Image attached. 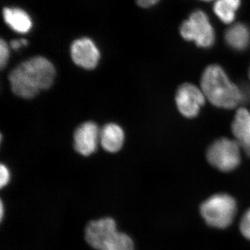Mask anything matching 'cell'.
<instances>
[{
  "label": "cell",
  "instance_id": "cell-1",
  "mask_svg": "<svg viewBox=\"0 0 250 250\" xmlns=\"http://www.w3.org/2000/svg\"><path fill=\"white\" fill-rule=\"evenodd\" d=\"M56 70L53 64L42 57H33L18 65L9 76L11 90L24 99L34 98L41 90L53 83Z\"/></svg>",
  "mask_w": 250,
  "mask_h": 250
},
{
  "label": "cell",
  "instance_id": "cell-2",
  "mask_svg": "<svg viewBox=\"0 0 250 250\" xmlns=\"http://www.w3.org/2000/svg\"><path fill=\"white\" fill-rule=\"evenodd\" d=\"M202 90L205 98L217 107L231 109L244 100V93L229 80L218 65L206 68L201 80Z\"/></svg>",
  "mask_w": 250,
  "mask_h": 250
},
{
  "label": "cell",
  "instance_id": "cell-3",
  "mask_svg": "<svg viewBox=\"0 0 250 250\" xmlns=\"http://www.w3.org/2000/svg\"><path fill=\"white\" fill-rule=\"evenodd\" d=\"M236 202L228 194H216L207 199L200 207L206 223L218 229L228 228L236 213Z\"/></svg>",
  "mask_w": 250,
  "mask_h": 250
},
{
  "label": "cell",
  "instance_id": "cell-4",
  "mask_svg": "<svg viewBox=\"0 0 250 250\" xmlns=\"http://www.w3.org/2000/svg\"><path fill=\"white\" fill-rule=\"evenodd\" d=\"M179 31L184 40L194 42L202 48H209L214 44V28L208 15L201 9L192 11L181 24Z\"/></svg>",
  "mask_w": 250,
  "mask_h": 250
},
{
  "label": "cell",
  "instance_id": "cell-5",
  "mask_svg": "<svg viewBox=\"0 0 250 250\" xmlns=\"http://www.w3.org/2000/svg\"><path fill=\"white\" fill-rule=\"evenodd\" d=\"M207 159L210 165L219 170L232 171L241 163L240 146L233 140L225 138L217 140L208 148Z\"/></svg>",
  "mask_w": 250,
  "mask_h": 250
},
{
  "label": "cell",
  "instance_id": "cell-6",
  "mask_svg": "<svg viewBox=\"0 0 250 250\" xmlns=\"http://www.w3.org/2000/svg\"><path fill=\"white\" fill-rule=\"evenodd\" d=\"M205 95L202 89L191 83H184L177 90L176 104L179 112L187 118H195L205 104Z\"/></svg>",
  "mask_w": 250,
  "mask_h": 250
},
{
  "label": "cell",
  "instance_id": "cell-7",
  "mask_svg": "<svg viewBox=\"0 0 250 250\" xmlns=\"http://www.w3.org/2000/svg\"><path fill=\"white\" fill-rule=\"evenodd\" d=\"M70 53L74 62L86 70L95 68L100 58L98 47L88 37H82L74 41L70 47Z\"/></svg>",
  "mask_w": 250,
  "mask_h": 250
},
{
  "label": "cell",
  "instance_id": "cell-8",
  "mask_svg": "<svg viewBox=\"0 0 250 250\" xmlns=\"http://www.w3.org/2000/svg\"><path fill=\"white\" fill-rule=\"evenodd\" d=\"M1 18L4 24L17 34H27L34 27V18L29 11L23 6L4 5L1 8Z\"/></svg>",
  "mask_w": 250,
  "mask_h": 250
},
{
  "label": "cell",
  "instance_id": "cell-9",
  "mask_svg": "<svg viewBox=\"0 0 250 250\" xmlns=\"http://www.w3.org/2000/svg\"><path fill=\"white\" fill-rule=\"evenodd\" d=\"M116 232V223L113 219H100L88 224L85 229V239L95 249L103 250L108 240Z\"/></svg>",
  "mask_w": 250,
  "mask_h": 250
},
{
  "label": "cell",
  "instance_id": "cell-10",
  "mask_svg": "<svg viewBox=\"0 0 250 250\" xmlns=\"http://www.w3.org/2000/svg\"><path fill=\"white\" fill-rule=\"evenodd\" d=\"M100 129L93 122L80 125L74 134V147L79 154L90 156L96 151L100 139Z\"/></svg>",
  "mask_w": 250,
  "mask_h": 250
},
{
  "label": "cell",
  "instance_id": "cell-11",
  "mask_svg": "<svg viewBox=\"0 0 250 250\" xmlns=\"http://www.w3.org/2000/svg\"><path fill=\"white\" fill-rule=\"evenodd\" d=\"M231 129L236 142L250 156V112L248 110L241 108L237 111Z\"/></svg>",
  "mask_w": 250,
  "mask_h": 250
},
{
  "label": "cell",
  "instance_id": "cell-12",
  "mask_svg": "<svg viewBox=\"0 0 250 250\" xmlns=\"http://www.w3.org/2000/svg\"><path fill=\"white\" fill-rule=\"evenodd\" d=\"M225 39L227 44L234 50H246L250 45V28L245 23L231 24L225 31Z\"/></svg>",
  "mask_w": 250,
  "mask_h": 250
},
{
  "label": "cell",
  "instance_id": "cell-13",
  "mask_svg": "<svg viewBox=\"0 0 250 250\" xmlns=\"http://www.w3.org/2000/svg\"><path fill=\"white\" fill-rule=\"evenodd\" d=\"M124 131L118 125L108 124L100 132L102 146L107 152L114 153L121 150L124 143Z\"/></svg>",
  "mask_w": 250,
  "mask_h": 250
},
{
  "label": "cell",
  "instance_id": "cell-14",
  "mask_svg": "<svg viewBox=\"0 0 250 250\" xmlns=\"http://www.w3.org/2000/svg\"><path fill=\"white\" fill-rule=\"evenodd\" d=\"M241 0H215L213 11L222 22L232 24L241 6Z\"/></svg>",
  "mask_w": 250,
  "mask_h": 250
},
{
  "label": "cell",
  "instance_id": "cell-15",
  "mask_svg": "<svg viewBox=\"0 0 250 250\" xmlns=\"http://www.w3.org/2000/svg\"><path fill=\"white\" fill-rule=\"evenodd\" d=\"M103 250H134V243L128 235L117 231L108 240Z\"/></svg>",
  "mask_w": 250,
  "mask_h": 250
},
{
  "label": "cell",
  "instance_id": "cell-16",
  "mask_svg": "<svg viewBox=\"0 0 250 250\" xmlns=\"http://www.w3.org/2000/svg\"><path fill=\"white\" fill-rule=\"evenodd\" d=\"M240 230L243 236L250 241V208L247 210L241 219Z\"/></svg>",
  "mask_w": 250,
  "mask_h": 250
},
{
  "label": "cell",
  "instance_id": "cell-17",
  "mask_svg": "<svg viewBox=\"0 0 250 250\" xmlns=\"http://www.w3.org/2000/svg\"><path fill=\"white\" fill-rule=\"evenodd\" d=\"M9 58V47L3 39L0 41V67L4 69L7 64Z\"/></svg>",
  "mask_w": 250,
  "mask_h": 250
},
{
  "label": "cell",
  "instance_id": "cell-18",
  "mask_svg": "<svg viewBox=\"0 0 250 250\" xmlns=\"http://www.w3.org/2000/svg\"><path fill=\"white\" fill-rule=\"evenodd\" d=\"M161 0H135V3L142 9H150L159 4Z\"/></svg>",
  "mask_w": 250,
  "mask_h": 250
},
{
  "label": "cell",
  "instance_id": "cell-19",
  "mask_svg": "<svg viewBox=\"0 0 250 250\" xmlns=\"http://www.w3.org/2000/svg\"><path fill=\"white\" fill-rule=\"evenodd\" d=\"M0 177H1V180H0V185L1 187H5L10 180V173L9 170H8L6 166L1 164L0 166Z\"/></svg>",
  "mask_w": 250,
  "mask_h": 250
},
{
  "label": "cell",
  "instance_id": "cell-20",
  "mask_svg": "<svg viewBox=\"0 0 250 250\" xmlns=\"http://www.w3.org/2000/svg\"><path fill=\"white\" fill-rule=\"evenodd\" d=\"M10 45H11V47L13 49H18L21 46H27L28 45V41L24 39H21L20 40H14L11 41Z\"/></svg>",
  "mask_w": 250,
  "mask_h": 250
},
{
  "label": "cell",
  "instance_id": "cell-21",
  "mask_svg": "<svg viewBox=\"0 0 250 250\" xmlns=\"http://www.w3.org/2000/svg\"><path fill=\"white\" fill-rule=\"evenodd\" d=\"M202 1H205V2H209V1H215V0H200Z\"/></svg>",
  "mask_w": 250,
  "mask_h": 250
},
{
  "label": "cell",
  "instance_id": "cell-22",
  "mask_svg": "<svg viewBox=\"0 0 250 250\" xmlns=\"http://www.w3.org/2000/svg\"><path fill=\"white\" fill-rule=\"evenodd\" d=\"M249 75H250V69Z\"/></svg>",
  "mask_w": 250,
  "mask_h": 250
}]
</instances>
